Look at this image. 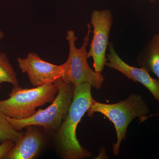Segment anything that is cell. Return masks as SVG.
Segmentation results:
<instances>
[{"instance_id":"cell-8","label":"cell","mask_w":159,"mask_h":159,"mask_svg":"<svg viewBox=\"0 0 159 159\" xmlns=\"http://www.w3.org/2000/svg\"><path fill=\"white\" fill-rule=\"evenodd\" d=\"M109 53L106 54V64L110 68L119 71L134 82L141 83L150 92L159 104V80L150 76L149 72L142 67L132 66L125 63L117 54L112 43L108 47Z\"/></svg>"},{"instance_id":"cell-12","label":"cell","mask_w":159,"mask_h":159,"mask_svg":"<svg viewBox=\"0 0 159 159\" xmlns=\"http://www.w3.org/2000/svg\"><path fill=\"white\" fill-rule=\"evenodd\" d=\"M24 134L15 129L0 109V142L11 140L16 143Z\"/></svg>"},{"instance_id":"cell-5","label":"cell","mask_w":159,"mask_h":159,"mask_svg":"<svg viewBox=\"0 0 159 159\" xmlns=\"http://www.w3.org/2000/svg\"><path fill=\"white\" fill-rule=\"evenodd\" d=\"M58 93L52 104L45 109H39L28 119H16L6 117L15 129L20 131L29 125L43 126L48 130L59 129L65 119L74 97L75 86L64 82L61 79L55 81Z\"/></svg>"},{"instance_id":"cell-9","label":"cell","mask_w":159,"mask_h":159,"mask_svg":"<svg viewBox=\"0 0 159 159\" xmlns=\"http://www.w3.org/2000/svg\"><path fill=\"white\" fill-rule=\"evenodd\" d=\"M26 131L5 157L6 159H33L42 144L41 134L34 125L25 127Z\"/></svg>"},{"instance_id":"cell-17","label":"cell","mask_w":159,"mask_h":159,"mask_svg":"<svg viewBox=\"0 0 159 159\" xmlns=\"http://www.w3.org/2000/svg\"><path fill=\"white\" fill-rule=\"evenodd\" d=\"M149 2H151L152 3L155 2L156 1H157V0H149Z\"/></svg>"},{"instance_id":"cell-13","label":"cell","mask_w":159,"mask_h":159,"mask_svg":"<svg viewBox=\"0 0 159 159\" xmlns=\"http://www.w3.org/2000/svg\"><path fill=\"white\" fill-rule=\"evenodd\" d=\"M15 143L11 140H7L0 145V159L5 158L6 155L14 146Z\"/></svg>"},{"instance_id":"cell-11","label":"cell","mask_w":159,"mask_h":159,"mask_svg":"<svg viewBox=\"0 0 159 159\" xmlns=\"http://www.w3.org/2000/svg\"><path fill=\"white\" fill-rule=\"evenodd\" d=\"M7 82L12 85H18L17 75L8 56L5 53H0V87L3 83Z\"/></svg>"},{"instance_id":"cell-16","label":"cell","mask_w":159,"mask_h":159,"mask_svg":"<svg viewBox=\"0 0 159 159\" xmlns=\"http://www.w3.org/2000/svg\"><path fill=\"white\" fill-rule=\"evenodd\" d=\"M5 37V34L2 30H0V40L2 39Z\"/></svg>"},{"instance_id":"cell-10","label":"cell","mask_w":159,"mask_h":159,"mask_svg":"<svg viewBox=\"0 0 159 159\" xmlns=\"http://www.w3.org/2000/svg\"><path fill=\"white\" fill-rule=\"evenodd\" d=\"M137 63L140 67L154 74L159 80V34L145 44L137 57Z\"/></svg>"},{"instance_id":"cell-1","label":"cell","mask_w":159,"mask_h":159,"mask_svg":"<svg viewBox=\"0 0 159 159\" xmlns=\"http://www.w3.org/2000/svg\"><path fill=\"white\" fill-rule=\"evenodd\" d=\"M74 86L73 100L67 115L59 128L58 139L64 158L83 159L90 157L92 155L80 144L76 130L94 99L91 93L90 84L83 83Z\"/></svg>"},{"instance_id":"cell-4","label":"cell","mask_w":159,"mask_h":159,"mask_svg":"<svg viewBox=\"0 0 159 159\" xmlns=\"http://www.w3.org/2000/svg\"><path fill=\"white\" fill-rule=\"evenodd\" d=\"M88 31L84 39L83 43L80 48H77L75 43L77 38L73 30L67 32L66 39L68 43V58L64 64V73L62 78L64 82L73 84L74 86L88 82L92 87L99 90L102 87L104 78L100 73L93 70L88 62L87 47L89 44L91 26L88 24Z\"/></svg>"},{"instance_id":"cell-6","label":"cell","mask_w":159,"mask_h":159,"mask_svg":"<svg viewBox=\"0 0 159 159\" xmlns=\"http://www.w3.org/2000/svg\"><path fill=\"white\" fill-rule=\"evenodd\" d=\"M113 21L112 14L109 9L95 10L91 15L93 34L87 55L88 58H93V68L97 73H102L107 61L106 51Z\"/></svg>"},{"instance_id":"cell-3","label":"cell","mask_w":159,"mask_h":159,"mask_svg":"<svg viewBox=\"0 0 159 159\" xmlns=\"http://www.w3.org/2000/svg\"><path fill=\"white\" fill-rule=\"evenodd\" d=\"M57 93L58 86L55 82L31 89L14 86L9 98L0 100V109L8 118L28 119L36 113L37 107L53 102Z\"/></svg>"},{"instance_id":"cell-14","label":"cell","mask_w":159,"mask_h":159,"mask_svg":"<svg viewBox=\"0 0 159 159\" xmlns=\"http://www.w3.org/2000/svg\"><path fill=\"white\" fill-rule=\"evenodd\" d=\"M106 150L104 147H102L99 151V156L96 158V159H108Z\"/></svg>"},{"instance_id":"cell-15","label":"cell","mask_w":159,"mask_h":159,"mask_svg":"<svg viewBox=\"0 0 159 159\" xmlns=\"http://www.w3.org/2000/svg\"><path fill=\"white\" fill-rule=\"evenodd\" d=\"M153 116H159V112L157 113L154 114V115H148V116H146L142 117V118L139 119V121L140 123H142L145 122V120H147V119H149L151 117Z\"/></svg>"},{"instance_id":"cell-7","label":"cell","mask_w":159,"mask_h":159,"mask_svg":"<svg viewBox=\"0 0 159 159\" xmlns=\"http://www.w3.org/2000/svg\"><path fill=\"white\" fill-rule=\"evenodd\" d=\"M20 70L29 76L31 84L35 87L54 83L62 78L64 73V64L56 65L45 61L36 53H29L25 58L17 59Z\"/></svg>"},{"instance_id":"cell-2","label":"cell","mask_w":159,"mask_h":159,"mask_svg":"<svg viewBox=\"0 0 159 159\" xmlns=\"http://www.w3.org/2000/svg\"><path fill=\"white\" fill-rule=\"evenodd\" d=\"M87 113L89 117L99 113L112 122L117 137L116 142L113 144V152L118 156L121 143L126 138L129 125L136 118L148 116L150 109L140 95L131 94L124 100L112 104L101 103L94 99Z\"/></svg>"}]
</instances>
